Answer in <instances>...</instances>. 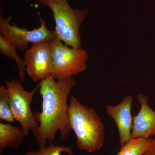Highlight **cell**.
<instances>
[{"instance_id":"cell-1","label":"cell","mask_w":155,"mask_h":155,"mask_svg":"<svg viewBox=\"0 0 155 155\" xmlns=\"http://www.w3.org/2000/svg\"><path fill=\"white\" fill-rule=\"evenodd\" d=\"M42 97L41 112L34 114L38 125L31 131L39 147L52 143L58 131L61 140L68 137L71 130L68 114L67 99L77 84L74 78L57 80L53 77L38 84Z\"/></svg>"},{"instance_id":"cell-2","label":"cell","mask_w":155,"mask_h":155,"mask_svg":"<svg viewBox=\"0 0 155 155\" xmlns=\"http://www.w3.org/2000/svg\"><path fill=\"white\" fill-rule=\"evenodd\" d=\"M68 114L78 149L89 153L101 149L104 142V126L94 110L84 105L71 95Z\"/></svg>"},{"instance_id":"cell-3","label":"cell","mask_w":155,"mask_h":155,"mask_svg":"<svg viewBox=\"0 0 155 155\" xmlns=\"http://www.w3.org/2000/svg\"><path fill=\"white\" fill-rule=\"evenodd\" d=\"M37 1L40 5L47 6L51 10L57 38L70 47H82L79 28L88 15V9L72 8L68 0Z\"/></svg>"},{"instance_id":"cell-4","label":"cell","mask_w":155,"mask_h":155,"mask_svg":"<svg viewBox=\"0 0 155 155\" xmlns=\"http://www.w3.org/2000/svg\"><path fill=\"white\" fill-rule=\"evenodd\" d=\"M54 73L56 80L67 79L82 73L87 68L89 53L82 48H74L57 38L51 42Z\"/></svg>"},{"instance_id":"cell-5","label":"cell","mask_w":155,"mask_h":155,"mask_svg":"<svg viewBox=\"0 0 155 155\" xmlns=\"http://www.w3.org/2000/svg\"><path fill=\"white\" fill-rule=\"evenodd\" d=\"M9 91L11 111L15 120L19 122L26 136L38 126L34 114L31 109L33 97L39 89L38 84L31 91H26L17 79L5 81Z\"/></svg>"},{"instance_id":"cell-6","label":"cell","mask_w":155,"mask_h":155,"mask_svg":"<svg viewBox=\"0 0 155 155\" xmlns=\"http://www.w3.org/2000/svg\"><path fill=\"white\" fill-rule=\"evenodd\" d=\"M12 17H0V32L17 49L24 51L28 49L30 43L32 45L52 41L57 38L55 30H50L46 22L39 17L41 25L38 28L29 30L25 27L20 28L11 23Z\"/></svg>"},{"instance_id":"cell-7","label":"cell","mask_w":155,"mask_h":155,"mask_svg":"<svg viewBox=\"0 0 155 155\" xmlns=\"http://www.w3.org/2000/svg\"><path fill=\"white\" fill-rule=\"evenodd\" d=\"M51 42L32 45L25 51L24 60L26 72L34 82L41 81L53 76Z\"/></svg>"},{"instance_id":"cell-8","label":"cell","mask_w":155,"mask_h":155,"mask_svg":"<svg viewBox=\"0 0 155 155\" xmlns=\"http://www.w3.org/2000/svg\"><path fill=\"white\" fill-rule=\"evenodd\" d=\"M132 101L133 97L128 95L117 105L106 107L107 114L113 118L118 128L121 147L131 139L133 119L131 114Z\"/></svg>"},{"instance_id":"cell-9","label":"cell","mask_w":155,"mask_h":155,"mask_svg":"<svg viewBox=\"0 0 155 155\" xmlns=\"http://www.w3.org/2000/svg\"><path fill=\"white\" fill-rule=\"evenodd\" d=\"M137 98L141 107L137 115L133 117L131 139H148L155 134V112L149 106L147 96L139 94Z\"/></svg>"},{"instance_id":"cell-10","label":"cell","mask_w":155,"mask_h":155,"mask_svg":"<svg viewBox=\"0 0 155 155\" xmlns=\"http://www.w3.org/2000/svg\"><path fill=\"white\" fill-rule=\"evenodd\" d=\"M27 136L21 127L0 123V154L7 147L17 149Z\"/></svg>"},{"instance_id":"cell-11","label":"cell","mask_w":155,"mask_h":155,"mask_svg":"<svg viewBox=\"0 0 155 155\" xmlns=\"http://www.w3.org/2000/svg\"><path fill=\"white\" fill-rule=\"evenodd\" d=\"M17 48L11 44L2 35H0V52L7 58L14 59L18 68V77L22 83L25 78L26 68L24 60L17 54Z\"/></svg>"},{"instance_id":"cell-12","label":"cell","mask_w":155,"mask_h":155,"mask_svg":"<svg viewBox=\"0 0 155 155\" xmlns=\"http://www.w3.org/2000/svg\"><path fill=\"white\" fill-rule=\"evenodd\" d=\"M152 139H131L123 146L116 155H143L147 151Z\"/></svg>"},{"instance_id":"cell-13","label":"cell","mask_w":155,"mask_h":155,"mask_svg":"<svg viewBox=\"0 0 155 155\" xmlns=\"http://www.w3.org/2000/svg\"><path fill=\"white\" fill-rule=\"evenodd\" d=\"M0 120L12 123L15 121L10 105L8 90L3 84L0 86Z\"/></svg>"},{"instance_id":"cell-14","label":"cell","mask_w":155,"mask_h":155,"mask_svg":"<svg viewBox=\"0 0 155 155\" xmlns=\"http://www.w3.org/2000/svg\"><path fill=\"white\" fill-rule=\"evenodd\" d=\"M64 153L69 155L73 154V150L70 147L67 146H61L51 143L48 146L39 147L38 151H28L24 155H61Z\"/></svg>"},{"instance_id":"cell-15","label":"cell","mask_w":155,"mask_h":155,"mask_svg":"<svg viewBox=\"0 0 155 155\" xmlns=\"http://www.w3.org/2000/svg\"><path fill=\"white\" fill-rule=\"evenodd\" d=\"M143 155H155V137L154 139L152 140L149 147Z\"/></svg>"}]
</instances>
